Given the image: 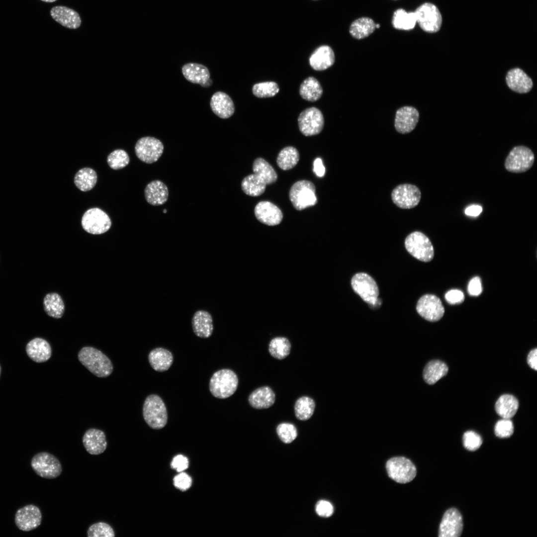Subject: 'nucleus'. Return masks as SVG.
Returning <instances> with one entry per match:
<instances>
[{
    "label": "nucleus",
    "instance_id": "nucleus-1",
    "mask_svg": "<svg viewBox=\"0 0 537 537\" xmlns=\"http://www.w3.org/2000/svg\"><path fill=\"white\" fill-rule=\"evenodd\" d=\"M78 358L84 366L97 377H107L113 371V365L109 358L94 348H83L78 354Z\"/></svg>",
    "mask_w": 537,
    "mask_h": 537
},
{
    "label": "nucleus",
    "instance_id": "nucleus-2",
    "mask_svg": "<svg viewBox=\"0 0 537 537\" xmlns=\"http://www.w3.org/2000/svg\"><path fill=\"white\" fill-rule=\"evenodd\" d=\"M238 383V376L233 370L222 369L212 375L209 382V390L215 397L225 399L235 392Z\"/></svg>",
    "mask_w": 537,
    "mask_h": 537
},
{
    "label": "nucleus",
    "instance_id": "nucleus-3",
    "mask_svg": "<svg viewBox=\"0 0 537 537\" xmlns=\"http://www.w3.org/2000/svg\"><path fill=\"white\" fill-rule=\"evenodd\" d=\"M143 415L146 423L154 429L164 428L168 420L166 405L157 395L151 394L145 399L143 407Z\"/></svg>",
    "mask_w": 537,
    "mask_h": 537
},
{
    "label": "nucleus",
    "instance_id": "nucleus-4",
    "mask_svg": "<svg viewBox=\"0 0 537 537\" xmlns=\"http://www.w3.org/2000/svg\"><path fill=\"white\" fill-rule=\"evenodd\" d=\"M352 287L354 291L362 299L372 306H380L381 301L378 298L379 289L374 279L364 272L355 274L351 280Z\"/></svg>",
    "mask_w": 537,
    "mask_h": 537
},
{
    "label": "nucleus",
    "instance_id": "nucleus-5",
    "mask_svg": "<svg viewBox=\"0 0 537 537\" xmlns=\"http://www.w3.org/2000/svg\"><path fill=\"white\" fill-rule=\"evenodd\" d=\"M289 196L293 207L297 210H303L317 202L315 185L309 180H301L295 182L290 189Z\"/></svg>",
    "mask_w": 537,
    "mask_h": 537
},
{
    "label": "nucleus",
    "instance_id": "nucleus-6",
    "mask_svg": "<svg viewBox=\"0 0 537 537\" xmlns=\"http://www.w3.org/2000/svg\"><path fill=\"white\" fill-rule=\"evenodd\" d=\"M405 246L412 256L421 261L428 262L434 258L433 246L429 238L421 232L410 234L405 239Z\"/></svg>",
    "mask_w": 537,
    "mask_h": 537
},
{
    "label": "nucleus",
    "instance_id": "nucleus-7",
    "mask_svg": "<svg viewBox=\"0 0 537 537\" xmlns=\"http://www.w3.org/2000/svg\"><path fill=\"white\" fill-rule=\"evenodd\" d=\"M534 161V154L530 148L524 146H518L510 151L505 159L504 165L509 172L522 173L530 169Z\"/></svg>",
    "mask_w": 537,
    "mask_h": 537
},
{
    "label": "nucleus",
    "instance_id": "nucleus-8",
    "mask_svg": "<svg viewBox=\"0 0 537 537\" xmlns=\"http://www.w3.org/2000/svg\"><path fill=\"white\" fill-rule=\"evenodd\" d=\"M31 466L36 474L47 479L57 477L62 471L59 459L47 452H41L34 455L31 461Z\"/></svg>",
    "mask_w": 537,
    "mask_h": 537
},
{
    "label": "nucleus",
    "instance_id": "nucleus-9",
    "mask_svg": "<svg viewBox=\"0 0 537 537\" xmlns=\"http://www.w3.org/2000/svg\"><path fill=\"white\" fill-rule=\"evenodd\" d=\"M389 477L399 483L411 481L416 476L417 471L414 464L404 457H394L389 459L386 464Z\"/></svg>",
    "mask_w": 537,
    "mask_h": 537
},
{
    "label": "nucleus",
    "instance_id": "nucleus-10",
    "mask_svg": "<svg viewBox=\"0 0 537 537\" xmlns=\"http://www.w3.org/2000/svg\"><path fill=\"white\" fill-rule=\"evenodd\" d=\"M414 12L417 22L424 31L435 33L439 30L442 17L435 5L429 2L424 3L417 7Z\"/></svg>",
    "mask_w": 537,
    "mask_h": 537
},
{
    "label": "nucleus",
    "instance_id": "nucleus-11",
    "mask_svg": "<svg viewBox=\"0 0 537 537\" xmlns=\"http://www.w3.org/2000/svg\"><path fill=\"white\" fill-rule=\"evenodd\" d=\"M82 225L88 233L99 235L107 232L110 228L111 222L108 215L98 208L88 210L82 218Z\"/></svg>",
    "mask_w": 537,
    "mask_h": 537
},
{
    "label": "nucleus",
    "instance_id": "nucleus-12",
    "mask_svg": "<svg viewBox=\"0 0 537 537\" xmlns=\"http://www.w3.org/2000/svg\"><path fill=\"white\" fill-rule=\"evenodd\" d=\"M164 145L159 140L153 137L146 136L139 139L135 146V154L141 161L152 164L161 157Z\"/></svg>",
    "mask_w": 537,
    "mask_h": 537
},
{
    "label": "nucleus",
    "instance_id": "nucleus-13",
    "mask_svg": "<svg viewBox=\"0 0 537 537\" xmlns=\"http://www.w3.org/2000/svg\"><path fill=\"white\" fill-rule=\"evenodd\" d=\"M299 129L306 136L316 135L323 130L324 118L322 112L315 107L302 111L298 118Z\"/></svg>",
    "mask_w": 537,
    "mask_h": 537
},
{
    "label": "nucleus",
    "instance_id": "nucleus-14",
    "mask_svg": "<svg viewBox=\"0 0 537 537\" xmlns=\"http://www.w3.org/2000/svg\"><path fill=\"white\" fill-rule=\"evenodd\" d=\"M421 198L420 189L416 185L404 183L397 186L392 191L393 203L402 209H411L416 206Z\"/></svg>",
    "mask_w": 537,
    "mask_h": 537
},
{
    "label": "nucleus",
    "instance_id": "nucleus-15",
    "mask_svg": "<svg viewBox=\"0 0 537 537\" xmlns=\"http://www.w3.org/2000/svg\"><path fill=\"white\" fill-rule=\"evenodd\" d=\"M416 310L419 314L430 322L440 320L445 313V308L439 297L433 294H426L418 300Z\"/></svg>",
    "mask_w": 537,
    "mask_h": 537
},
{
    "label": "nucleus",
    "instance_id": "nucleus-16",
    "mask_svg": "<svg viewBox=\"0 0 537 537\" xmlns=\"http://www.w3.org/2000/svg\"><path fill=\"white\" fill-rule=\"evenodd\" d=\"M463 520L459 511L450 508L444 513L439 530L440 537H459L463 530Z\"/></svg>",
    "mask_w": 537,
    "mask_h": 537
},
{
    "label": "nucleus",
    "instance_id": "nucleus-17",
    "mask_svg": "<svg viewBox=\"0 0 537 537\" xmlns=\"http://www.w3.org/2000/svg\"><path fill=\"white\" fill-rule=\"evenodd\" d=\"M16 527L24 532L33 530L38 527L42 521L40 509L34 505H28L18 509L15 515Z\"/></svg>",
    "mask_w": 537,
    "mask_h": 537
},
{
    "label": "nucleus",
    "instance_id": "nucleus-18",
    "mask_svg": "<svg viewBox=\"0 0 537 537\" xmlns=\"http://www.w3.org/2000/svg\"><path fill=\"white\" fill-rule=\"evenodd\" d=\"M419 118V113L414 107L406 106L397 110L395 118V127L401 134L411 132L416 127Z\"/></svg>",
    "mask_w": 537,
    "mask_h": 537
},
{
    "label": "nucleus",
    "instance_id": "nucleus-19",
    "mask_svg": "<svg viewBox=\"0 0 537 537\" xmlns=\"http://www.w3.org/2000/svg\"><path fill=\"white\" fill-rule=\"evenodd\" d=\"M255 215L261 223L269 226L279 224L283 218L281 210L272 203L268 201L259 202L255 206Z\"/></svg>",
    "mask_w": 537,
    "mask_h": 537
},
{
    "label": "nucleus",
    "instance_id": "nucleus-20",
    "mask_svg": "<svg viewBox=\"0 0 537 537\" xmlns=\"http://www.w3.org/2000/svg\"><path fill=\"white\" fill-rule=\"evenodd\" d=\"M181 72L185 79L192 83L199 84L204 88L209 87L212 84L209 70L202 64H185L182 66Z\"/></svg>",
    "mask_w": 537,
    "mask_h": 537
},
{
    "label": "nucleus",
    "instance_id": "nucleus-21",
    "mask_svg": "<svg viewBox=\"0 0 537 537\" xmlns=\"http://www.w3.org/2000/svg\"><path fill=\"white\" fill-rule=\"evenodd\" d=\"M82 442L87 451L91 455H98L103 453L107 446L104 433L94 428L90 429L85 432Z\"/></svg>",
    "mask_w": 537,
    "mask_h": 537
},
{
    "label": "nucleus",
    "instance_id": "nucleus-22",
    "mask_svg": "<svg viewBox=\"0 0 537 537\" xmlns=\"http://www.w3.org/2000/svg\"><path fill=\"white\" fill-rule=\"evenodd\" d=\"M506 82L511 90L520 93L529 92L533 86L532 79L519 68L512 69L508 72Z\"/></svg>",
    "mask_w": 537,
    "mask_h": 537
},
{
    "label": "nucleus",
    "instance_id": "nucleus-23",
    "mask_svg": "<svg viewBox=\"0 0 537 537\" xmlns=\"http://www.w3.org/2000/svg\"><path fill=\"white\" fill-rule=\"evenodd\" d=\"M210 105L213 112L222 119L229 118L235 111L234 104L231 98L227 93L221 91L213 94Z\"/></svg>",
    "mask_w": 537,
    "mask_h": 537
},
{
    "label": "nucleus",
    "instance_id": "nucleus-24",
    "mask_svg": "<svg viewBox=\"0 0 537 537\" xmlns=\"http://www.w3.org/2000/svg\"><path fill=\"white\" fill-rule=\"evenodd\" d=\"M52 17L62 26L69 29H77L82 23L79 14L75 10L65 6H56L50 10Z\"/></svg>",
    "mask_w": 537,
    "mask_h": 537
},
{
    "label": "nucleus",
    "instance_id": "nucleus-25",
    "mask_svg": "<svg viewBox=\"0 0 537 537\" xmlns=\"http://www.w3.org/2000/svg\"><path fill=\"white\" fill-rule=\"evenodd\" d=\"M25 351L28 357L38 363L46 362L52 355L50 345L41 338H35L30 341L26 345Z\"/></svg>",
    "mask_w": 537,
    "mask_h": 537
},
{
    "label": "nucleus",
    "instance_id": "nucleus-26",
    "mask_svg": "<svg viewBox=\"0 0 537 537\" xmlns=\"http://www.w3.org/2000/svg\"><path fill=\"white\" fill-rule=\"evenodd\" d=\"M191 325L194 334L201 338L210 337L213 331V319L211 314L204 310L196 311L193 314Z\"/></svg>",
    "mask_w": 537,
    "mask_h": 537
},
{
    "label": "nucleus",
    "instance_id": "nucleus-27",
    "mask_svg": "<svg viewBox=\"0 0 537 537\" xmlns=\"http://www.w3.org/2000/svg\"><path fill=\"white\" fill-rule=\"evenodd\" d=\"M145 197L150 204L159 206L167 202L169 197L167 186L160 180H154L149 182L144 190Z\"/></svg>",
    "mask_w": 537,
    "mask_h": 537
},
{
    "label": "nucleus",
    "instance_id": "nucleus-28",
    "mask_svg": "<svg viewBox=\"0 0 537 537\" xmlns=\"http://www.w3.org/2000/svg\"><path fill=\"white\" fill-rule=\"evenodd\" d=\"M335 62V54L332 49L327 45L317 48L309 58L311 67L316 71H323L331 66Z\"/></svg>",
    "mask_w": 537,
    "mask_h": 537
},
{
    "label": "nucleus",
    "instance_id": "nucleus-29",
    "mask_svg": "<svg viewBox=\"0 0 537 537\" xmlns=\"http://www.w3.org/2000/svg\"><path fill=\"white\" fill-rule=\"evenodd\" d=\"M275 395L268 386H263L254 390L249 395L248 401L254 408L257 409H267L274 403Z\"/></svg>",
    "mask_w": 537,
    "mask_h": 537
},
{
    "label": "nucleus",
    "instance_id": "nucleus-30",
    "mask_svg": "<svg viewBox=\"0 0 537 537\" xmlns=\"http://www.w3.org/2000/svg\"><path fill=\"white\" fill-rule=\"evenodd\" d=\"M151 367L156 371L163 372L167 370L173 362V356L169 350L163 348H157L152 350L148 356Z\"/></svg>",
    "mask_w": 537,
    "mask_h": 537
},
{
    "label": "nucleus",
    "instance_id": "nucleus-31",
    "mask_svg": "<svg viewBox=\"0 0 537 537\" xmlns=\"http://www.w3.org/2000/svg\"><path fill=\"white\" fill-rule=\"evenodd\" d=\"M519 402L517 399L511 394H503L497 400L495 409L496 413L502 418L510 419L517 412Z\"/></svg>",
    "mask_w": 537,
    "mask_h": 537
},
{
    "label": "nucleus",
    "instance_id": "nucleus-32",
    "mask_svg": "<svg viewBox=\"0 0 537 537\" xmlns=\"http://www.w3.org/2000/svg\"><path fill=\"white\" fill-rule=\"evenodd\" d=\"M447 365L439 360H433L429 362L423 371V377L429 384H434L441 378L447 375L448 372Z\"/></svg>",
    "mask_w": 537,
    "mask_h": 537
},
{
    "label": "nucleus",
    "instance_id": "nucleus-33",
    "mask_svg": "<svg viewBox=\"0 0 537 537\" xmlns=\"http://www.w3.org/2000/svg\"><path fill=\"white\" fill-rule=\"evenodd\" d=\"M299 94L305 100L315 101L321 97L323 89L315 78L309 77L301 83L299 88Z\"/></svg>",
    "mask_w": 537,
    "mask_h": 537
},
{
    "label": "nucleus",
    "instance_id": "nucleus-34",
    "mask_svg": "<svg viewBox=\"0 0 537 537\" xmlns=\"http://www.w3.org/2000/svg\"><path fill=\"white\" fill-rule=\"evenodd\" d=\"M375 28V23L371 18L362 17L356 19L352 23L349 32L354 38L361 39L372 34Z\"/></svg>",
    "mask_w": 537,
    "mask_h": 537
},
{
    "label": "nucleus",
    "instance_id": "nucleus-35",
    "mask_svg": "<svg viewBox=\"0 0 537 537\" xmlns=\"http://www.w3.org/2000/svg\"><path fill=\"white\" fill-rule=\"evenodd\" d=\"M44 310L48 316L54 318H60L64 314L65 305L63 299L56 293L46 295L43 300Z\"/></svg>",
    "mask_w": 537,
    "mask_h": 537
},
{
    "label": "nucleus",
    "instance_id": "nucleus-36",
    "mask_svg": "<svg viewBox=\"0 0 537 537\" xmlns=\"http://www.w3.org/2000/svg\"><path fill=\"white\" fill-rule=\"evenodd\" d=\"M416 22V17L414 12H408L402 8H399L393 13L392 24L396 29L412 30L415 26Z\"/></svg>",
    "mask_w": 537,
    "mask_h": 537
},
{
    "label": "nucleus",
    "instance_id": "nucleus-37",
    "mask_svg": "<svg viewBox=\"0 0 537 537\" xmlns=\"http://www.w3.org/2000/svg\"><path fill=\"white\" fill-rule=\"evenodd\" d=\"M97 175L94 170L90 168H84L80 170L74 177L76 186L81 191L91 190L97 181Z\"/></svg>",
    "mask_w": 537,
    "mask_h": 537
},
{
    "label": "nucleus",
    "instance_id": "nucleus-38",
    "mask_svg": "<svg viewBox=\"0 0 537 537\" xmlns=\"http://www.w3.org/2000/svg\"><path fill=\"white\" fill-rule=\"evenodd\" d=\"M254 174L260 177L267 184L275 182L277 179V174L272 166L262 158L256 159L253 165Z\"/></svg>",
    "mask_w": 537,
    "mask_h": 537
},
{
    "label": "nucleus",
    "instance_id": "nucleus-39",
    "mask_svg": "<svg viewBox=\"0 0 537 537\" xmlns=\"http://www.w3.org/2000/svg\"><path fill=\"white\" fill-rule=\"evenodd\" d=\"M266 185L265 182L254 174L246 177L241 183V188L243 192L251 196H258L263 194L265 191Z\"/></svg>",
    "mask_w": 537,
    "mask_h": 537
},
{
    "label": "nucleus",
    "instance_id": "nucleus-40",
    "mask_svg": "<svg viewBox=\"0 0 537 537\" xmlns=\"http://www.w3.org/2000/svg\"><path fill=\"white\" fill-rule=\"evenodd\" d=\"M299 154L297 150L291 146L282 149L279 153L276 163L283 170H288L294 167L299 161Z\"/></svg>",
    "mask_w": 537,
    "mask_h": 537
},
{
    "label": "nucleus",
    "instance_id": "nucleus-41",
    "mask_svg": "<svg viewBox=\"0 0 537 537\" xmlns=\"http://www.w3.org/2000/svg\"><path fill=\"white\" fill-rule=\"evenodd\" d=\"M315 408L314 400L308 396L299 398L295 402L294 409L296 418L301 421H306L313 415Z\"/></svg>",
    "mask_w": 537,
    "mask_h": 537
},
{
    "label": "nucleus",
    "instance_id": "nucleus-42",
    "mask_svg": "<svg viewBox=\"0 0 537 537\" xmlns=\"http://www.w3.org/2000/svg\"><path fill=\"white\" fill-rule=\"evenodd\" d=\"M291 344L286 338L278 337L272 339L269 343L268 351L270 355L277 359L286 358L290 354Z\"/></svg>",
    "mask_w": 537,
    "mask_h": 537
},
{
    "label": "nucleus",
    "instance_id": "nucleus-43",
    "mask_svg": "<svg viewBox=\"0 0 537 537\" xmlns=\"http://www.w3.org/2000/svg\"><path fill=\"white\" fill-rule=\"evenodd\" d=\"M279 88L275 82H265L257 83L252 88V92L259 98H267L274 96L279 91Z\"/></svg>",
    "mask_w": 537,
    "mask_h": 537
},
{
    "label": "nucleus",
    "instance_id": "nucleus-44",
    "mask_svg": "<svg viewBox=\"0 0 537 537\" xmlns=\"http://www.w3.org/2000/svg\"><path fill=\"white\" fill-rule=\"evenodd\" d=\"M129 161L128 154L122 149L112 151L107 158L108 165L113 170H119L124 168L129 164Z\"/></svg>",
    "mask_w": 537,
    "mask_h": 537
},
{
    "label": "nucleus",
    "instance_id": "nucleus-45",
    "mask_svg": "<svg viewBox=\"0 0 537 537\" xmlns=\"http://www.w3.org/2000/svg\"><path fill=\"white\" fill-rule=\"evenodd\" d=\"M115 533L107 523L99 522L90 525L87 531L88 537H114Z\"/></svg>",
    "mask_w": 537,
    "mask_h": 537
},
{
    "label": "nucleus",
    "instance_id": "nucleus-46",
    "mask_svg": "<svg viewBox=\"0 0 537 537\" xmlns=\"http://www.w3.org/2000/svg\"><path fill=\"white\" fill-rule=\"evenodd\" d=\"M276 433L279 439L286 444L291 443L297 436L295 427L293 424L288 423L279 424L276 428Z\"/></svg>",
    "mask_w": 537,
    "mask_h": 537
},
{
    "label": "nucleus",
    "instance_id": "nucleus-47",
    "mask_svg": "<svg viewBox=\"0 0 537 537\" xmlns=\"http://www.w3.org/2000/svg\"><path fill=\"white\" fill-rule=\"evenodd\" d=\"M495 435L500 438L511 437L514 433V425L510 419L503 418L497 421L494 427Z\"/></svg>",
    "mask_w": 537,
    "mask_h": 537
},
{
    "label": "nucleus",
    "instance_id": "nucleus-48",
    "mask_svg": "<svg viewBox=\"0 0 537 537\" xmlns=\"http://www.w3.org/2000/svg\"><path fill=\"white\" fill-rule=\"evenodd\" d=\"M462 442L465 448L470 451L477 450L482 444L481 436L472 431H468L464 433Z\"/></svg>",
    "mask_w": 537,
    "mask_h": 537
},
{
    "label": "nucleus",
    "instance_id": "nucleus-49",
    "mask_svg": "<svg viewBox=\"0 0 537 537\" xmlns=\"http://www.w3.org/2000/svg\"><path fill=\"white\" fill-rule=\"evenodd\" d=\"M174 486L182 491L187 490L191 485V477L186 473L181 472L174 478Z\"/></svg>",
    "mask_w": 537,
    "mask_h": 537
},
{
    "label": "nucleus",
    "instance_id": "nucleus-50",
    "mask_svg": "<svg viewBox=\"0 0 537 537\" xmlns=\"http://www.w3.org/2000/svg\"><path fill=\"white\" fill-rule=\"evenodd\" d=\"M315 509L317 514L323 517H330L334 512L332 504L329 502L325 500L319 501L316 505Z\"/></svg>",
    "mask_w": 537,
    "mask_h": 537
},
{
    "label": "nucleus",
    "instance_id": "nucleus-51",
    "mask_svg": "<svg viewBox=\"0 0 537 537\" xmlns=\"http://www.w3.org/2000/svg\"><path fill=\"white\" fill-rule=\"evenodd\" d=\"M446 301L450 304L454 305L461 303L464 300L463 293L458 289H451L445 294Z\"/></svg>",
    "mask_w": 537,
    "mask_h": 537
},
{
    "label": "nucleus",
    "instance_id": "nucleus-52",
    "mask_svg": "<svg viewBox=\"0 0 537 537\" xmlns=\"http://www.w3.org/2000/svg\"><path fill=\"white\" fill-rule=\"evenodd\" d=\"M467 290L469 295L473 296H478L481 293L482 287L479 277L475 276L470 280L468 285Z\"/></svg>",
    "mask_w": 537,
    "mask_h": 537
},
{
    "label": "nucleus",
    "instance_id": "nucleus-53",
    "mask_svg": "<svg viewBox=\"0 0 537 537\" xmlns=\"http://www.w3.org/2000/svg\"><path fill=\"white\" fill-rule=\"evenodd\" d=\"M171 466L178 472H182L188 468V459L182 455H178L173 458L171 463Z\"/></svg>",
    "mask_w": 537,
    "mask_h": 537
},
{
    "label": "nucleus",
    "instance_id": "nucleus-54",
    "mask_svg": "<svg viewBox=\"0 0 537 537\" xmlns=\"http://www.w3.org/2000/svg\"><path fill=\"white\" fill-rule=\"evenodd\" d=\"M313 171L318 177H323L325 173V168L321 158L315 159L313 163Z\"/></svg>",
    "mask_w": 537,
    "mask_h": 537
},
{
    "label": "nucleus",
    "instance_id": "nucleus-55",
    "mask_svg": "<svg viewBox=\"0 0 537 537\" xmlns=\"http://www.w3.org/2000/svg\"><path fill=\"white\" fill-rule=\"evenodd\" d=\"M537 349H534L530 351L527 357V362L532 369L537 370Z\"/></svg>",
    "mask_w": 537,
    "mask_h": 537
},
{
    "label": "nucleus",
    "instance_id": "nucleus-56",
    "mask_svg": "<svg viewBox=\"0 0 537 537\" xmlns=\"http://www.w3.org/2000/svg\"><path fill=\"white\" fill-rule=\"evenodd\" d=\"M482 211V208L478 205H473L467 207L465 210V213L467 215L471 216H477Z\"/></svg>",
    "mask_w": 537,
    "mask_h": 537
},
{
    "label": "nucleus",
    "instance_id": "nucleus-57",
    "mask_svg": "<svg viewBox=\"0 0 537 537\" xmlns=\"http://www.w3.org/2000/svg\"><path fill=\"white\" fill-rule=\"evenodd\" d=\"M41 0L46 2H54V1H56L57 0Z\"/></svg>",
    "mask_w": 537,
    "mask_h": 537
},
{
    "label": "nucleus",
    "instance_id": "nucleus-58",
    "mask_svg": "<svg viewBox=\"0 0 537 537\" xmlns=\"http://www.w3.org/2000/svg\"><path fill=\"white\" fill-rule=\"evenodd\" d=\"M375 27H376V28H379L380 27V24H375Z\"/></svg>",
    "mask_w": 537,
    "mask_h": 537
},
{
    "label": "nucleus",
    "instance_id": "nucleus-59",
    "mask_svg": "<svg viewBox=\"0 0 537 537\" xmlns=\"http://www.w3.org/2000/svg\"><path fill=\"white\" fill-rule=\"evenodd\" d=\"M1 366L0 365V375H1Z\"/></svg>",
    "mask_w": 537,
    "mask_h": 537
},
{
    "label": "nucleus",
    "instance_id": "nucleus-60",
    "mask_svg": "<svg viewBox=\"0 0 537 537\" xmlns=\"http://www.w3.org/2000/svg\"><path fill=\"white\" fill-rule=\"evenodd\" d=\"M163 212H164V213H166V212H167V210H166V209H164V210H163Z\"/></svg>",
    "mask_w": 537,
    "mask_h": 537
}]
</instances>
